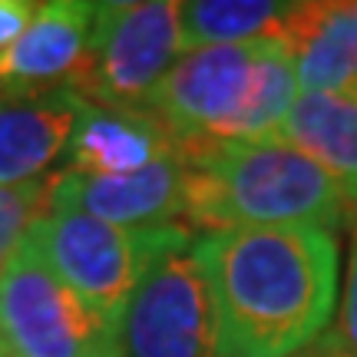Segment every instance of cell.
I'll return each instance as SVG.
<instances>
[{
    "mask_svg": "<svg viewBox=\"0 0 357 357\" xmlns=\"http://www.w3.org/2000/svg\"><path fill=\"white\" fill-rule=\"evenodd\" d=\"M298 79L278 40L185 50L146 102L176 146L278 136Z\"/></svg>",
    "mask_w": 357,
    "mask_h": 357,
    "instance_id": "3",
    "label": "cell"
},
{
    "mask_svg": "<svg viewBox=\"0 0 357 357\" xmlns=\"http://www.w3.org/2000/svg\"><path fill=\"white\" fill-rule=\"evenodd\" d=\"M278 139L311 155L357 212V93H298Z\"/></svg>",
    "mask_w": 357,
    "mask_h": 357,
    "instance_id": "13",
    "label": "cell"
},
{
    "mask_svg": "<svg viewBox=\"0 0 357 357\" xmlns=\"http://www.w3.org/2000/svg\"><path fill=\"white\" fill-rule=\"evenodd\" d=\"M169 229H119L73 208H50L30 225L24 245L70 291L116 324Z\"/></svg>",
    "mask_w": 357,
    "mask_h": 357,
    "instance_id": "6",
    "label": "cell"
},
{
    "mask_svg": "<svg viewBox=\"0 0 357 357\" xmlns=\"http://www.w3.org/2000/svg\"><path fill=\"white\" fill-rule=\"evenodd\" d=\"M37 7L40 3L33 0H0V53L30 26V20L37 17Z\"/></svg>",
    "mask_w": 357,
    "mask_h": 357,
    "instance_id": "17",
    "label": "cell"
},
{
    "mask_svg": "<svg viewBox=\"0 0 357 357\" xmlns=\"http://www.w3.org/2000/svg\"><path fill=\"white\" fill-rule=\"evenodd\" d=\"M185 159V222L192 229H291L337 231L347 218L341 185L291 142H202L178 146Z\"/></svg>",
    "mask_w": 357,
    "mask_h": 357,
    "instance_id": "2",
    "label": "cell"
},
{
    "mask_svg": "<svg viewBox=\"0 0 357 357\" xmlns=\"http://www.w3.org/2000/svg\"><path fill=\"white\" fill-rule=\"evenodd\" d=\"M172 149H176L172 136L146 109L86 106L70 142L66 172L96 178L132 176Z\"/></svg>",
    "mask_w": 357,
    "mask_h": 357,
    "instance_id": "12",
    "label": "cell"
},
{
    "mask_svg": "<svg viewBox=\"0 0 357 357\" xmlns=\"http://www.w3.org/2000/svg\"><path fill=\"white\" fill-rule=\"evenodd\" d=\"M86 106L70 86L0 89V185L50 178Z\"/></svg>",
    "mask_w": 357,
    "mask_h": 357,
    "instance_id": "9",
    "label": "cell"
},
{
    "mask_svg": "<svg viewBox=\"0 0 357 357\" xmlns=\"http://www.w3.org/2000/svg\"><path fill=\"white\" fill-rule=\"evenodd\" d=\"M305 357H357V354L344 344V337H341V334L328 328V331L321 334L318 341L305 351Z\"/></svg>",
    "mask_w": 357,
    "mask_h": 357,
    "instance_id": "18",
    "label": "cell"
},
{
    "mask_svg": "<svg viewBox=\"0 0 357 357\" xmlns=\"http://www.w3.org/2000/svg\"><path fill=\"white\" fill-rule=\"evenodd\" d=\"M278 43L301 93H357V3H291Z\"/></svg>",
    "mask_w": 357,
    "mask_h": 357,
    "instance_id": "11",
    "label": "cell"
},
{
    "mask_svg": "<svg viewBox=\"0 0 357 357\" xmlns=\"http://www.w3.org/2000/svg\"><path fill=\"white\" fill-rule=\"evenodd\" d=\"M50 208V178L26 185H0V275L24 245L30 225Z\"/></svg>",
    "mask_w": 357,
    "mask_h": 357,
    "instance_id": "15",
    "label": "cell"
},
{
    "mask_svg": "<svg viewBox=\"0 0 357 357\" xmlns=\"http://www.w3.org/2000/svg\"><path fill=\"white\" fill-rule=\"evenodd\" d=\"M334 331L344 337V344L357 354V225H354V242H351V265H347V288L344 301H341V318Z\"/></svg>",
    "mask_w": 357,
    "mask_h": 357,
    "instance_id": "16",
    "label": "cell"
},
{
    "mask_svg": "<svg viewBox=\"0 0 357 357\" xmlns=\"http://www.w3.org/2000/svg\"><path fill=\"white\" fill-rule=\"evenodd\" d=\"M288 10H291V3H275V0H189V3H178L182 50L278 40Z\"/></svg>",
    "mask_w": 357,
    "mask_h": 357,
    "instance_id": "14",
    "label": "cell"
},
{
    "mask_svg": "<svg viewBox=\"0 0 357 357\" xmlns=\"http://www.w3.org/2000/svg\"><path fill=\"white\" fill-rule=\"evenodd\" d=\"M218 328V357H294L337 305V231L318 225L195 235Z\"/></svg>",
    "mask_w": 357,
    "mask_h": 357,
    "instance_id": "1",
    "label": "cell"
},
{
    "mask_svg": "<svg viewBox=\"0 0 357 357\" xmlns=\"http://www.w3.org/2000/svg\"><path fill=\"white\" fill-rule=\"evenodd\" d=\"M50 208H73L119 229H166L185 218V159L178 146L132 176L53 172ZM47 208V212H50Z\"/></svg>",
    "mask_w": 357,
    "mask_h": 357,
    "instance_id": "8",
    "label": "cell"
},
{
    "mask_svg": "<svg viewBox=\"0 0 357 357\" xmlns=\"http://www.w3.org/2000/svg\"><path fill=\"white\" fill-rule=\"evenodd\" d=\"M178 3L113 0L96 3L86 56L66 86L89 106L146 109L149 96L182 56Z\"/></svg>",
    "mask_w": 357,
    "mask_h": 357,
    "instance_id": "5",
    "label": "cell"
},
{
    "mask_svg": "<svg viewBox=\"0 0 357 357\" xmlns=\"http://www.w3.org/2000/svg\"><path fill=\"white\" fill-rule=\"evenodd\" d=\"M96 3L47 0L20 37L0 53V89L66 86L86 56Z\"/></svg>",
    "mask_w": 357,
    "mask_h": 357,
    "instance_id": "10",
    "label": "cell"
},
{
    "mask_svg": "<svg viewBox=\"0 0 357 357\" xmlns=\"http://www.w3.org/2000/svg\"><path fill=\"white\" fill-rule=\"evenodd\" d=\"M119 357H218L215 305L195 235L172 225L116 318Z\"/></svg>",
    "mask_w": 357,
    "mask_h": 357,
    "instance_id": "4",
    "label": "cell"
},
{
    "mask_svg": "<svg viewBox=\"0 0 357 357\" xmlns=\"http://www.w3.org/2000/svg\"><path fill=\"white\" fill-rule=\"evenodd\" d=\"M0 357H119L116 324L20 245L0 275Z\"/></svg>",
    "mask_w": 357,
    "mask_h": 357,
    "instance_id": "7",
    "label": "cell"
}]
</instances>
